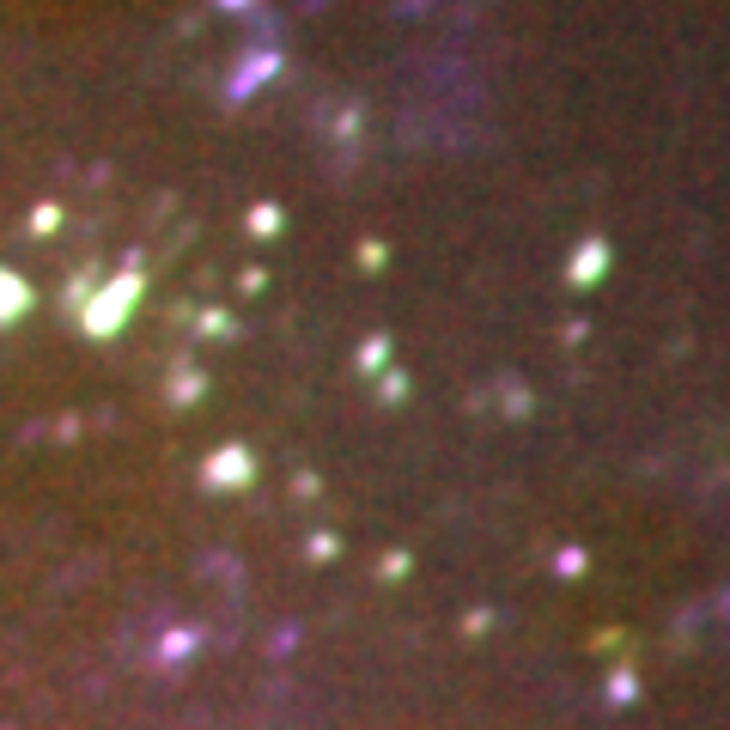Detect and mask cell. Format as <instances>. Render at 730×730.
Returning a JSON list of instances; mask_svg holds the SVG:
<instances>
[{"instance_id": "1", "label": "cell", "mask_w": 730, "mask_h": 730, "mask_svg": "<svg viewBox=\"0 0 730 730\" xmlns=\"http://www.w3.org/2000/svg\"><path fill=\"white\" fill-rule=\"evenodd\" d=\"M603 268H609V238H584V250L572 256V280L591 286V280H603Z\"/></svg>"}, {"instance_id": "2", "label": "cell", "mask_w": 730, "mask_h": 730, "mask_svg": "<svg viewBox=\"0 0 730 730\" xmlns=\"http://www.w3.org/2000/svg\"><path fill=\"white\" fill-rule=\"evenodd\" d=\"M244 475H250L244 451H226V457H213V481H244Z\"/></svg>"}, {"instance_id": "3", "label": "cell", "mask_w": 730, "mask_h": 730, "mask_svg": "<svg viewBox=\"0 0 730 730\" xmlns=\"http://www.w3.org/2000/svg\"><path fill=\"white\" fill-rule=\"evenodd\" d=\"M554 572H560V578H578V572H584V548H566V554H554Z\"/></svg>"}, {"instance_id": "4", "label": "cell", "mask_w": 730, "mask_h": 730, "mask_svg": "<svg viewBox=\"0 0 730 730\" xmlns=\"http://www.w3.org/2000/svg\"><path fill=\"white\" fill-rule=\"evenodd\" d=\"M633 694H639V682H633V676H627V670H621V676H615V682H609V700H615V706H627V700H633Z\"/></svg>"}, {"instance_id": "5", "label": "cell", "mask_w": 730, "mask_h": 730, "mask_svg": "<svg viewBox=\"0 0 730 730\" xmlns=\"http://www.w3.org/2000/svg\"><path fill=\"white\" fill-rule=\"evenodd\" d=\"M724 615H730V591H724Z\"/></svg>"}]
</instances>
